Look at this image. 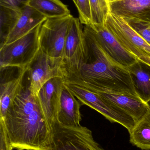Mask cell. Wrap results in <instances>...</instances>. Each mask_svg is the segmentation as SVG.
<instances>
[{"instance_id": "20", "label": "cell", "mask_w": 150, "mask_h": 150, "mask_svg": "<svg viewBox=\"0 0 150 150\" xmlns=\"http://www.w3.org/2000/svg\"><path fill=\"white\" fill-rule=\"evenodd\" d=\"M21 11L0 6V37L2 45L16 23Z\"/></svg>"}, {"instance_id": "24", "label": "cell", "mask_w": 150, "mask_h": 150, "mask_svg": "<svg viewBox=\"0 0 150 150\" xmlns=\"http://www.w3.org/2000/svg\"><path fill=\"white\" fill-rule=\"evenodd\" d=\"M12 146L6 129L0 121V150H12Z\"/></svg>"}, {"instance_id": "28", "label": "cell", "mask_w": 150, "mask_h": 150, "mask_svg": "<svg viewBox=\"0 0 150 150\" xmlns=\"http://www.w3.org/2000/svg\"><path fill=\"white\" fill-rule=\"evenodd\" d=\"M116 1V0H107L108 2H109L113 1Z\"/></svg>"}, {"instance_id": "14", "label": "cell", "mask_w": 150, "mask_h": 150, "mask_svg": "<svg viewBox=\"0 0 150 150\" xmlns=\"http://www.w3.org/2000/svg\"><path fill=\"white\" fill-rule=\"evenodd\" d=\"M94 92L111 101L114 105L125 111L136 122L143 118L150 110V106L149 104L143 102L138 97L118 93Z\"/></svg>"}, {"instance_id": "6", "label": "cell", "mask_w": 150, "mask_h": 150, "mask_svg": "<svg viewBox=\"0 0 150 150\" xmlns=\"http://www.w3.org/2000/svg\"><path fill=\"white\" fill-rule=\"evenodd\" d=\"M73 17L70 14L47 18L42 23L39 39L40 49L43 52L51 58L63 60L68 30Z\"/></svg>"}, {"instance_id": "9", "label": "cell", "mask_w": 150, "mask_h": 150, "mask_svg": "<svg viewBox=\"0 0 150 150\" xmlns=\"http://www.w3.org/2000/svg\"><path fill=\"white\" fill-rule=\"evenodd\" d=\"M105 24L121 45L137 59L150 56V45L123 18L109 12Z\"/></svg>"}, {"instance_id": "21", "label": "cell", "mask_w": 150, "mask_h": 150, "mask_svg": "<svg viewBox=\"0 0 150 150\" xmlns=\"http://www.w3.org/2000/svg\"><path fill=\"white\" fill-rule=\"evenodd\" d=\"M92 25L104 24L110 12L107 0H89Z\"/></svg>"}, {"instance_id": "22", "label": "cell", "mask_w": 150, "mask_h": 150, "mask_svg": "<svg viewBox=\"0 0 150 150\" xmlns=\"http://www.w3.org/2000/svg\"><path fill=\"white\" fill-rule=\"evenodd\" d=\"M123 19L150 45V23L142 22L134 18Z\"/></svg>"}, {"instance_id": "23", "label": "cell", "mask_w": 150, "mask_h": 150, "mask_svg": "<svg viewBox=\"0 0 150 150\" xmlns=\"http://www.w3.org/2000/svg\"><path fill=\"white\" fill-rule=\"evenodd\" d=\"M76 6L79 13V20L82 24L91 25V12L89 0H77Z\"/></svg>"}, {"instance_id": "25", "label": "cell", "mask_w": 150, "mask_h": 150, "mask_svg": "<svg viewBox=\"0 0 150 150\" xmlns=\"http://www.w3.org/2000/svg\"><path fill=\"white\" fill-rule=\"evenodd\" d=\"M29 0H0V6L21 11L28 5Z\"/></svg>"}, {"instance_id": "1", "label": "cell", "mask_w": 150, "mask_h": 150, "mask_svg": "<svg viewBox=\"0 0 150 150\" xmlns=\"http://www.w3.org/2000/svg\"><path fill=\"white\" fill-rule=\"evenodd\" d=\"M83 32L88 47L87 61L82 64L77 75L65 79L93 92L139 98L127 69L114 62L107 54L90 26L85 25Z\"/></svg>"}, {"instance_id": "4", "label": "cell", "mask_w": 150, "mask_h": 150, "mask_svg": "<svg viewBox=\"0 0 150 150\" xmlns=\"http://www.w3.org/2000/svg\"><path fill=\"white\" fill-rule=\"evenodd\" d=\"M64 84L80 101L97 111L112 122L120 124L130 131L136 122L129 115L112 102L82 86L64 80Z\"/></svg>"}, {"instance_id": "7", "label": "cell", "mask_w": 150, "mask_h": 150, "mask_svg": "<svg viewBox=\"0 0 150 150\" xmlns=\"http://www.w3.org/2000/svg\"><path fill=\"white\" fill-rule=\"evenodd\" d=\"M27 73L30 80L28 88L34 97L50 79L68 76L63 60L51 58L41 49L28 67Z\"/></svg>"}, {"instance_id": "10", "label": "cell", "mask_w": 150, "mask_h": 150, "mask_svg": "<svg viewBox=\"0 0 150 150\" xmlns=\"http://www.w3.org/2000/svg\"><path fill=\"white\" fill-rule=\"evenodd\" d=\"M65 79L56 77L47 82L37 95L41 111L53 137V132L58 123L62 89Z\"/></svg>"}, {"instance_id": "11", "label": "cell", "mask_w": 150, "mask_h": 150, "mask_svg": "<svg viewBox=\"0 0 150 150\" xmlns=\"http://www.w3.org/2000/svg\"><path fill=\"white\" fill-rule=\"evenodd\" d=\"M99 44L107 55L117 64L125 68L136 62L138 59L128 52L104 24L90 25Z\"/></svg>"}, {"instance_id": "5", "label": "cell", "mask_w": 150, "mask_h": 150, "mask_svg": "<svg viewBox=\"0 0 150 150\" xmlns=\"http://www.w3.org/2000/svg\"><path fill=\"white\" fill-rule=\"evenodd\" d=\"M88 56L82 23L79 18L73 17L68 30L63 59L67 78L77 74L82 64L87 61Z\"/></svg>"}, {"instance_id": "13", "label": "cell", "mask_w": 150, "mask_h": 150, "mask_svg": "<svg viewBox=\"0 0 150 150\" xmlns=\"http://www.w3.org/2000/svg\"><path fill=\"white\" fill-rule=\"evenodd\" d=\"M108 4L115 16L150 23V0H116Z\"/></svg>"}, {"instance_id": "8", "label": "cell", "mask_w": 150, "mask_h": 150, "mask_svg": "<svg viewBox=\"0 0 150 150\" xmlns=\"http://www.w3.org/2000/svg\"><path fill=\"white\" fill-rule=\"evenodd\" d=\"M52 150H105L86 127H67L57 124L53 132Z\"/></svg>"}, {"instance_id": "12", "label": "cell", "mask_w": 150, "mask_h": 150, "mask_svg": "<svg viewBox=\"0 0 150 150\" xmlns=\"http://www.w3.org/2000/svg\"><path fill=\"white\" fill-rule=\"evenodd\" d=\"M81 104L74 94L63 84L61 93L58 123L67 127L81 126L82 115L80 112Z\"/></svg>"}, {"instance_id": "27", "label": "cell", "mask_w": 150, "mask_h": 150, "mask_svg": "<svg viewBox=\"0 0 150 150\" xmlns=\"http://www.w3.org/2000/svg\"><path fill=\"white\" fill-rule=\"evenodd\" d=\"M73 2H74V3L75 4H77V0H73Z\"/></svg>"}, {"instance_id": "19", "label": "cell", "mask_w": 150, "mask_h": 150, "mask_svg": "<svg viewBox=\"0 0 150 150\" xmlns=\"http://www.w3.org/2000/svg\"><path fill=\"white\" fill-rule=\"evenodd\" d=\"M129 133L133 145L141 150H150V110Z\"/></svg>"}, {"instance_id": "3", "label": "cell", "mask_w": 150, "mask_h": 150, "mask_svg": "<svg viewBox=\"0 0 150 150\" xmlns=\"http://www.w3.org/2000/svg\"><path fill=\"white\" fill-rule=\"evenodd\" d=\"M42 23L12 43L1 45L0 68H28L40 50V30Z\"/></svg>"}, {"instance_id": "26", "label": "cell", "mask_w": 150, "mask_h": 150, "mask_svg": "<svg viewBox=\"0 0 150 150\" xmlns=\"http://www.w3.org/2000/svg\"><path fill=\"white\" fill-rule=\"evenodd\" d=\"M138 59L150 65V56H143Z\"/></svg>"}, {"instance_id": "18", "label": "cell", "mask_w": 150, "mask_h": 150, "mask_svg": "<svg viewBox=\"0 0 150 150\" xmlns=\"http://www.w3.org/2000/svg\"><path fill=\"white\" fill-rule=\"evenodd\" d=\"M28 5L47 18L62 17L70 15L68 6L60 0H29Z\"/></svg>"}, {"instance_id": "2", "label": "cell", "mask_w": 150, "mask_h": 150, "mask_svg": "<svg viewBox=\"0 0 150 150\" xmlns=\"http://www.w3.org/2000/svg\"><path fill=\"white\" fill-rule=\"evenodd\" d=\"M2 122L12 149L52 150V136L41 111L37 97L23 88L8 109Z\"/></svg>"}, {"instance_id": "15", "label": "cell", "mask_w": 150, "mask_h": 150, "mask_svg": "<svg viewBox=\"0 0 150 150\" xmlns=\"http://www.w3.org/2000/svg\"><path fill=\"white\" fill-rule=\"evenodd\" d=\"M47 19L46 17L35 9L29 5H26L21 10L16 25L4 42L1 45L14 42L30 32L39 25L44 23Z\"/></svg>"}, {"instance_id": "17", "label": "cell", "mask_w": 150, "mask_h": 150, "mask_svg": "<svg viewBox=\"0 0 150 150\" xmlns=\"http://www.w3.org/2000/svg\"><path fill=\"white\" fill-rule=\"evenodd\" d=\"M27 69H19L16 77L1 82L0 88V119L4 118L8 109L23 90V82Z\"/></svg>"}, {"instance_id": "16", "label": "cell", "mask_w": 150, "mask_h": 150, "mask_svg": "<svg viewBox=\"0 0 150 150\" xmlns=\"http://www.w3.org/2000/svg\"><path fill=\"white\" fill-rule=\"evenodd\" d=\"M127 69L137 96L148 104L150 102V65L138 59Z\"/></svg>"}]
</instances>
